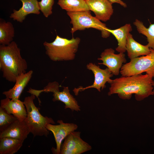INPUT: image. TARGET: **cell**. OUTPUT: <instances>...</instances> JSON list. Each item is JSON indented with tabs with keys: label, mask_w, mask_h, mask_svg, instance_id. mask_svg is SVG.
Masks as SVG:
<instances>
[{
	"label": "cell",
	"mask_w": 154,
	"mask_h": 154,
	"mask_svg": "<svg viewBox=\"0 0 154 154\" xmlns=\"http://www.w3.org/2000/svg\"><path fill=\"white\" fill-rule=\"evenodd\" d=\"M153 78L147 74L121 77L113 80L110 84L108 95L117 94L123 100H129L133 94L138 101L153 95Z\"/></svg>",
	"instance_id": "obj_1"
},
{
	"label": "cell",
	"mask_w": 154,
	"mask_h": 154,
	"mask_svg": "<svg viewBox=\"0 0 154 154\" xmlns=\"http://www.w3.org/2000/svg\"><path fill=\"white\" fill-rule=\"evenodd\" d=\"M26 60L21 56L20 49L14 41L8 45H0V68L3 77L10 82L15 83L17 77L26 72Z\"/></svg>",
	"instance_id": "obj_2"
},
{
	"label": "cell",
	"mask_w": 154,
	"mask_h": 154,
	"mask_svg": "<svg viewBox=\"0 0 154 154\" xmlns=\"http://www.w3.org/2000/svg\"><path fill=\"white\" fill-rule=\"evenodd\" d=\"M80 41L79 37L69 39L57 35L54 41H45L43 45L46 54L52 61H69L75 58Z\"/></svg>",
	"instance_id": "obj_3"
},
{
	"label": "cell",
	"mask_w": 154,
	"mask_h": 154,
	"mask_svg": "<svg viewBox=\"0 0 154 154\" xmlns=\"http://www.w3.org/2000/svg\"><path fill=\"white\" fill-rule=\"evenodd\" d=\"M35 97L31 94L25 98L24 102L27 112L25 120L34 137L37 136L47 137L49 132L46 125L48 123L55 124V122L52 118L44 117L40 113L34 102Z\"/></svg>",
	"instance_id": "obj_4"
},
{
	"label": "cell",
	"mask_w": 154,
	"mask_h": 154,
	"mask_svg": "<svg viewBox=\"0 0 154 154\" xmlns=\"http://www.w3.org/2000/svg\"><path fill=\"white\" fill-rule=\"evenodd\" d=\"M71 19L70 23L72 27L70 32L72 34L78 30H84L93 28L100 31L103 38L109 37L111 33L106 30L105 24L102 22L91 14L90 11L67 12Z\"/></svg>",
	"instance_id": "obj_5"
},
{
	"label": "cell",
	"mask_w": 154,
	"mask_h": 154,
	"mask_svg": "<svg viewBox=\"0 0 154 154\" xmlns=\"http://www.w3.org/2000/svg\"><path fill=\"white\" fill-rule=\"evenodd\" d=\"M59 84L57 82H49L43 89L36 90L30 88L27 92L35 95L38 99L39 104L41 102L38 96L42 92H52L53 93L52 101L54 102L60 101L65 105L64 108L70 109L72 111L78 112L80 110V106L78 105L75 98L70 92L68 87H63L62 91H60L59 89Z\"/></svg>",
	"instance_id": "obj_6"
},
{
	"label": "cell",
	"mask_w": 154,
	"mask_h": 154,
	"mask_svg": "<svg viewBox=\"0 0 154 154\" xmlns=\"http://www.w3.org/2000/svg\"><path fill=\"white\" fill-rule=\"evenodd\" d=\"M150 48L148 54L131 59L123 64L120 72L122 76L127 77L141 74L144 72L154 78V50Z\"/></svg>",
	"instance_id": "obj_7"
},
{
	"label": "cell",
	"mask_w": 154,
	"mask_h": 154,
	"mask_svg": "<svg viewBox=\"0 0 154 154\" xmlns=\"http://www.w3.org/2000/svg\"><path fill=\"white\" fill-rule=\"evenodd\" d=\"M80 132H71L64 139L60 154H81L91 150L92 147L80 137Z\"/></svg>",
	"instance_id": "obj_8"
},
{
	"label": "cell",
	"mask_w": 154,
	"mask_h": 154,
	"mask_svg": "<svg viewBox=\"0 0 154 154\" xmlns=\"http://www.w3.org/2000/svg\"><path fill=\"white\" fill-rule=\"evenodd\" d=\"M86 67L89 70H91L94 73V82L92 85L86 87L80 86L78 88H74L73 91L76 96L78 95L79 92L91 88H95L99 92H100L101 88L102 90L106 88L105 84L107 82L110 84L112 81L113 80L111 79L110 78L113 76V74L108 68L105 69H102L100 68L99 66L92 63L88 64Z\"/></svg>",
	"instance_id": "obj_9"
},
{
	"label": "cell",
	"mask_w": 154,
	"mask_h": 154,
	"mask_svg": "<svg viewBox=\"0 0 154 154\" xmlns=\"http://www.w3.org/2000/svg\"><path fill=\"white\" fill-rule=\"evenodd\" d=\"M57 122L59 124L54 125L51 123L48 124L46 125V127L53 133L56 143V148L52 147L51 149L52 153L60 154L62 141L71 132L76 130L78 127L76 124L65 123L61 120H58Z\"/></svg>",
	"instance_id": "obj_10"
},
{
	"label": "cell",
	"mask_w": 154,
	"mask_h": 154,
	"mask_svg": "<svg viewBox=\"0 0 154 154\" xmlns=\"http://www.w3.org/2000/svg\"><path fill=\"white\" fill-rule=\"evenodd\" d=\"M100 57L98 59L102 61L99 64H103L107 67L112 73L115 76L119 75L123 64L127 60L124 53L119 52L116 54L115 50L111 48H107L102 52Z\"/></svg>",
	"instance_id": "obj_11"
},
{
	"label": "cell",
	"mask_w": 154,
	"mask_h": 154,
	"mask_svg": "<svg viewBox=\"0 0 154 154\" xmlns=\"http://www.w3.org/2000/svg\"><path fill=\"white\" fill-rule=\"evenodd\" d=\"M89 9L95 17L104 22L109 20L114 13L112 3L108 0H85Z\"/></svg>",
	"instance_id": "obj_12"
},
{
	"label": "cell",
	"mask_w": 154,
	"mask_h": 154,
	"mask_svg": "<svg viewBox=\"0 0 154 154\" xmlns=\"http://www.w3.org/2000/svg\"><path fill=\"white\" fill-rule=\"evenodd\" d=\"M0 107L20 121L24 120L27 117V112L24 102L19 99L13 100L6 98L1 100Z\"/></svg>",
	"instance_id": "obj_13"
},
{
	"label": "cell",
	"mask_w": 154,
	"mask_h": 154,
	"mask_svg": "<svg viewBox=\"0 0 154 154\" xmlns=\"http://www.w3.org/2000/svg\"><path fill=\"white\" fill-rule=\"evenodd\" d=\"M30 131L25 120H17L0 133V138L9 137L16 139L23 142Z\"/></svg>",
	"instance_id": "obj_14"
},
{
	"label": "cell",
	"mask_w": 154,
	"mask_h": 154,
	"mask_svg": "<svg viewBox=\"0 0 154 154\" xmlns=\"http://www.w3.org/2000/svg\"><path fill=\"white\" fill-rule=\"evenodd\" d=\"M22 6L18 10L14 9L10 16V18L14 21L22 23L29 14L39 15L40 10L37 0H20Z\"/></svg>",
	"instance_id": "obj_15"
},
{
	"label": "cell",
	"mask_w": 154,
	"mask_h": 154,
	"mask_svg": "<svg viewBox=\"0 0 154 154\" xmlns=\"http://www.w3.org/2000/svg\"><path fill=\"white\" fill-rule=\"evenodd\" d=\"M33 73V71L31 70L19 76L16 78L13 87L8 91L3 92V94L6 98L13 100L19 99L21 94L30 80Z\"/></svg>",
	"instance_id": "obj_16"
},
{
	"label": "cell",
	"mask_w": 154,
	"mask_h": 154,
	"mask_svg": "<svg viewBox=\"0 0 154 154\" xmlns=\"http://www.w3.org/2000/svg\"><path fill=\"white\" fill-rule=\"evenodd\" d=\"M126 51L130 59L141 56L147 55L151 52L150 48L147 44L144 45L136 41L130 33L127 37Z\"/></svg>",
	"instance_id": "obj_17"
},
{
	"label": "cell",
	"mask_w": 154,
	"mask_h": 154,
	"mask_svg": "<svg viewBox=\"0 0 154 154\" xmlns=\"http://www.w3.org/2000/svg\"><path fill=\"white\" fill-rule=\"evenodd\" d=\"M106 30L115 37L118 42V46L116 48L117 52L124 53L126 51L127 36L132 30L130 24H126L117 29L112 30L107 28Z\"/></svg>",
	"instance_id": "obj_18"
},
{
	"label": "cell",
	"mask_w": 154,
	"mask_h": 154,
	"mask_svg": "<svg viewBox=\"0 0 154 154\" xmlns=\"http://www.w3.org/2000/svg\"><path fill=\"white\" fill-rule=\"evenodd\" d=\"M23 143L21 140L10 137L1 138L0 154H14L22 146Z\"/></svg>",
	"instance_id": "obj_19"
},
{
	"label": "cell",
	"mask_w": 154,
	"mask_h": 154,
	"mask_svg": "<svg viewBox=\"0 0 154 154\" xmlns=\"http://www.w3.org/2000/svg\"><path fill=\"white\" fill-rule=\"evenodd\" d=\"M57 4L67 12L90 11L85 0H58Z\"/></svg>",
	"instance_id": "obj_20"
},
{
	"label": "cell",
	"mask_w": 154,
	"mask_h": 154,
	"mask_svg": "<svg viewBox=\"0 0 154 154\" xmlns=\"http://www.w3.org/2000/svg\"><path fill=\"white\" fill-rule=\"evenodd\" d=\"M15 36V30L12 24L0 19V44L8 45L13 41Z\"/></svg>",
	"instance_id": "obj_21"
},
{
	"label": "cell",
	"mask_w": 154,
	"mask_h": 154,
	"mask_svg": "<svg viewBox=\"0 0 154 154\" xmlns=\"http://www.w3.org/2000/svg\"><path fill=\"white\" fill-rule=\"evenodd\" d=\"M139 33L145 36L147 38L149 48L154 50V23L151 24L148 28L141 21L136 19L133 23Z\"/></svg>",
	"instance_id": "obj_22"
},
{
	"label": "cell",
	"mask_w": 154,
	"mask_h": 154,
	"mask_svg": "<svg viewBox=\"0 0 154 154\" xmlns=\"http://www.w3.org/2000/svg\"><path fill=\"white\" fill-rule=\"evenodd\" d=\"M18 119L12 114L8 113L3 108L0 107V132L5 130Z\"/></svg>",
	"instance_id": "obj_23"
},
{
	"label": "cell",
	"mask_w": 154,
	"mask_h": 154,
	"mask_svg": "<svg viewBox=\"0 0 154 154\" xmlns=\"http://www.w3.org/2000/svg\"><path fill=\"white\" fill-rule=\"evenodd\" d=\"M54 3V0H41L38 2L40 11L45 17L47 18L52 14Z\"/></svg>",
	"instance_id": "obj_24"
},
{
	"label": "cell",
	"mask_w": 154,
	"mask_h": 154,
	"mask_svg": "<svg viewBox=\"0 0 154 154\" xmlns=\"http://www.w3.org/2000/svg\"><path fill=\"white\" fill-rule=\"evenodd\" d=\"M112 4L116 3L119 4L121 6L124 8L127 7V5L125 3L121 0H108Z\"/></svg>",
	"instance_id": "obj_25"
},
{
	"label": "cell",
	"mask_w": 154,
	"mask_h": 154,
	"mask_svg": "<svg viewBox=\"0 0 154 154\" xmlns=\"http://www.w3.org/2000/svg\"><path fill=\"white\" fill-rule=\"evenodd\" d=\"M152 85H153V86L154 87V81H153V84H152ZM153 92L154 93V89L153 90Z\"/></svg>",
	"instance_id": "obj_26"
}]
</instances>
